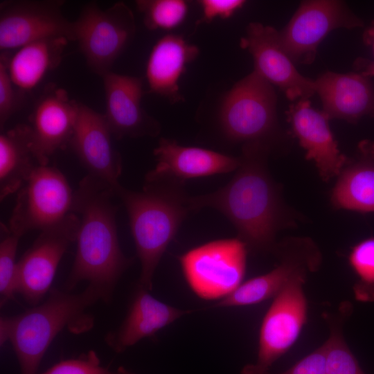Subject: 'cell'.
Instances as JSON below:
<instances>
[{"mask_svg": "<svg viewBox=\"0 0 374 374\" xmlns=\"http://www.w3.org/2000/svg\"><path fill=\"white\" fill-rule=\"evenodd\" d=\"M0 57V126L2 130L6 121L20 109L25 97L24 91L15 88L10 77L8 55L1 53Z\"/></svg>", "mask_w": 374, "mask_h": 374, "instance_id": "30", "label": "cell"}, {"mask_svg": "<svg viewBox=\"0 0 374 374\" xmlns=\"http://www.w3.org/2000/svg\"><path fill=\"white\" fill-rule=\"evenodd\" d=\"M100 364L98 355L89 350L76 358L60 361L39 374H116Z\"/></svg>", "mask_w": 374, "mask_h": 374, "instance_id": "31", "label": "cell"}, {"mask_svg": "<svg viewBox=\"0 0 374 374\" xmlns=\"http://www.w3.org/2000/svg\"><path fill=\"white\" fill-rule=\"evenodd\" d=\"M361 25V20L342 1H305L287 25L278 31V40L293 62L310 63L319 44L330 31Z\"/></svg>", "mask_w": 374, "mask_h": 374, "instance_id": "12", "label": "cell"}, {"mask_svg": "<svg viewBox=\"0 0 374 374\" xmlns=\"http://www.w3.org/2000/svg\"><path fill=\"white\" fill-rule=\"evenodd\" d=\"M314 87L330 119L354 122L374 114V89L364 75L328 71L314 80Z\"/></svg>", "mask_w": 374, "mask_h": 374, "instance_id": "21", "label": "cell"}, {"mask_svg": "<svg viewBox=\"0 0 374 374\" xmlns=\"http://www.w3.org/2000/svg\"><path fill=\"white\" fill-rule=\"evenodd\" d=\"M75 42L87 66L103 77L133 39L136 33L132 10L117 2L106 10L87 3L73 22Z\"/></svg>", "mask_w": 374, "mask_h": 374, "instance_id": "7", "label": "cell"}, {"mask_svg": "<svg viewBox=\"0 0 374 374\" xmlns=\"http://www.w3.org/2000/svg\"><path fill=\"white\" fill-rule=\"evenodd\" d=\"M105 95V118L116 139L157 136L158 121L141 107L143 94L141 78L109 71L103 77Z\"/></svg>", "mask_w": 374, "mask_h": 374, "instance_id": "17", "label": "cell"}, {"mask_svg": "<svg viewBox=\"0 0 374 374\" xmlns=\"http://www.w3.org/2000/svg\"><path fill=\"white\" fill-rule=\"evenodd\" d=\"M370 35L372 37L373 49V51H374V28L372 30H371Z\"/></svg>", "mask_w": 374, "mask_h": 374, "instance_id": "35", "label": "cell"}, {"mask_svg": "<svg viewBox=\"0 0 374 374\" xmlns=\"http://www.w3.org/2000/svg\"><path fill=\"white\" fill-rule=\"evenodd\" d=\"M197 3L202 10V16L197 22L210 23L216 18L228 19L240 9L243 0H199Z\"/></svg>", "mask_w": 374, "mask_h": 374, "instance_id": "32", "label": "cell"}, {"mask_svg": "<svg viewBox=\"0 0 374 374\" xmlns=\"http://www.w3.org/2000/svg\"><path fill=\"white\" fill-rule=\"evenodd\" d=\"M348 258L358 278L353 287L356 299L374 301V237L365 238L354 245Z\"/></svg>", "mask_w": 374, "mask_h": 374, "instance_id": "28", "label": "cell"}, {"mask_svg": "<svg viewBox=\"0 0 374 374\" xmlns=\"http://www.w3.org/2000/svg\"><path fill=\"white\" fill-rule=\"evenodd\" d=\"M69 41L64 37L37 40L19 48L8 60V70L13 84L26 91L34 88L62 59Z\"/></svg>", "mask_w": 374, "mask_h": 374, "instance_id": "25", "label": "cell"}, {"mask_svg": "<svg viewBox=\"0 0 374 374\" xmlns=\"http://www.w3.org/2000/svg\"><path fill=\"white\" fill-rule=\"evenodd\" d=\"M157 164L145 180H163L184 184L190 179L235 171L240 158L199 147L184 146L161 138L153 151Z\"/></svg>", "mask_w": 374, "mask_h": 374, "instance_id": "18", "label": "cell"}, {"mask_svg": "<svg viewBox=\"0 0 374 374\" xmlns=\"http://www.w3.org/2000/svg\"><path fill=\"white\" fill-rule=\"evenodd\" d=\"M191 312L162 302L139 285L123 321L118 328L108 332L105 340L114 351L121 353Z\"/></svg>", "mask_w": 374, "mask_h": 374, "instance_id": "20", "label": "cell"}, {"mask_svg": "<svg viewBox=\"0 0 374 374\" xmlns=\"http://www.w3.org/2000/svg\"><path fill=\"white\" fill-rule=\"evenodd\" d=\"M98 300L100 294L89 285L78 294L51 288L42 303L20 314L1 317V346L10 342L20 374H37L45 353L61 331L67 328L78 334L92 328L93 319L86 310Z\"/></svg>", "mask_w": 374, "mask_h": 374, "instance_id": "3", "label": "cell"}, {"mask_svg": "<svg viewBox=\"0 0 374 374\" xmlns=\"http://www.w3.org/2000/svg\"><path fill=\"white\" fill-rule=\"evenodd\" d=\"M267 374H271L269 372ZM278 374H327L323 344L287 371Z\"/></svg>", "mask_w": 374, "mask_h": 374, "instance_id": "33", "label": "cell"}, {"mask_svg": "<svg viewBox=\"0 0 374 374\" xmlns=\"http://www.w3.org/2000/svg\"><path fill=\"white\" fill-rule=\"evenodd\" d=\"M330 200L336 208L374 212V143H364L337 176Z\"/></svg>", "mask_w": 374, "mask_h": 374, "instance_id": "23", "label": "cell"}, {"mask_svg": "<svg viewBox=\"0 0 374 374\" xmlns=\"http://www.w3.org/2000/svg\"><path fill=\"white\" fill-rule=\"evenodd\" d=\"M199 53V48L181 35L167 34L154 45L145 70L150 91L167 98L172 103L183 101L179 81L188 64Z\"/></svg>", "mask_w": 374, "mask_h": 374, "instance_id": "22", "label": "cell"}, {"mask_svg": "<svg viewBox=\"0 0 374 374\" xmlns=\"http://www.w3.org/2000/svg\"><path fill=\"white\" fill-rule=\"evenodd\" d=\"M79 109L62 88L49 86L38 99L30 119L32 150L41 166L69 145Z\"/></svg>", "mask_w": 374, "mask_h": 374, "instance_id": "16", "label": "cell"}, {"mask_svg": "<svg viewBox=\"0 0 374 374\" xmlns=\"http://www.w3.org/2000/svg\"><path fill=\"white\" fill-rule=\"evenodd\" d=\"M80 220L73 212L40 231L17 267V292L33 306L51 290L56 270L68 247L75 242Z\"/></svg>", "mask_w": 374, "mask_h": 374, "instance_id": "10", "label": "cell"}, {"mask_svg": "<svg viewBox=\"0 0 374 374\" xmlns=\"http://www.w3.org/2000/svg\"><path fill=\"white\" fill-rule=\"evenodd\" d=\"M112 186L87 175L74 192L72 212L79 217L74 262L65 283L73 290L87 281L107 303L120 277L132 264L121 251Z\"/></svg>", "mask_w": 374, "mask_h": 374, "instance_id": "2", "label": "cell"}, {"mask_svg": "<svg viewBox=\"0 0 374 374\" xmlns=\"http://www.w3.org/2000/svg\"><path fill=\"white\" fill-rule=\"evenodd\" d=\"M136 5L150 30H172L183 23L188 12L184 0H138Z\"/></svg>", "mask_w": 374, "mask_h": 374, "instance_id": "27", "label": "cell"}, {"mask_svg": "<svg viewBox=\"0 0 374 374\" xmlns=\"http://www.w3.org/2000/svg\"><path fill=\"white\" fill-rule=\"evenodd\" d=\"M240 46L252 55L253 70L278 87L288 98L308 99L315 93L314 81L299 73L279 43L278 31L272 27L257 22L249 24Z\"/></svg>", "mask_w": 374, "mask_h": 374, "instance_id": "14", "label": "cell"}, {"mask_svg": "<svg viewBox=\"0 0 374 374\" xmlns=\"http://www.w3.org/2000/svg\"><path fill=\"white\" fill-rule=\"evenodd\" d=\"M247 249L237 237L213 240L188 250L179 257L187 284L202 299L226 297L242 283Z\"/></svg>", "mask_w": 374, "mask_h": 374, "instance_id": "6", "label": "cell"}, {"mask_svg": "<svg viewBox=\"0 0 374 374\" xmlns=\"http://www.w3.org/2000/svg\"><path fill=\"white\" fill-rule=\"evenodd\" d=\"M308 273L294 276L274 297L262 319L256 361L241 374H267L272 364L296 342L307 319L303 285Z\"/></svg>", "mask_w": 374, "mask_h": 374, "instance_id": "8", "label": "cell"}, {"mask_svg": "<svg viewBox=\"0 0 374 374\" xmlns=\"http://www.w3.org/2000/svg\"><path fill=\"white\" fill-rule=\"evenodd\" d=\"M39 166L32 150L28 125L19 124L1 134V200L17 193Z\"/></svg>", "mask_w": 374, "mask_h": 374, "instance_id": "24", "label": "cell"}, {"mask_svg": "<svg viewBox=\"0 0 374 374\" xmlns=\"http://www.w3.org/2000/svg\"><path fill=\"white\" fill-rule=\"evenodd\" d=\"M116 374H133V373H130V371H128L123 367H120L117 369Z\"/></svg>", "mask_w": 374, "mask_h": 374, "instance_id": "34", "label": "cell"}, {"mask_svg": "<svg viewBox=\"0 0 374 374\" xmlns=\"http://www.w3.org/2000/svg\"><path fill=\"white\" fill-rule=\"evenodd\" d=\"M269 146L249 143L242 147L240 164L230 181L219 190L188 197L191 211L211 208L224 215L247 248L257 252L274 250L276 233L292 226L280 188L267 168Z\"/></svg>", "mask_w": 374, "mask_h": 374, "instance_id": "1", "label": "cell"}, {"mask_svg": "<svg viewBox=\"0 0 374 374\" xmlns=\"http://www.w3.org/2000/svg\"><path fill=\"white\" fill-rule=\"evenodd\" d=\"M274 251L279 263L273 269L242 283L212 308L251 305L274 298L294 276L314 271L321 262L320 252L308 238H288L277 243Z\"/></svg>", "mask_w": 374, "mask_h": 374, "instance_id": "11", "label": "cell"}, {"mask_svg": "<svg viewBox=\"0 0 374 374\" xmlns=\"http://www.w3.org/2000/svg\"><path fill=\"white\" fill-rule=\"evenodd\" d=\"M63 1H12L1 3L0 49L19 48L53 37L75 42L73 22L62 12Z\"/></svg>", "mask_w": 374, "mask_h": 374, "instance_id": "13", "label": "cell"}, {"mask_svg": "<svg viewBox=\"0 0 374 374\" xmlns=\"http://www.w3.org/2000/svg\"><path fill=\"white\" fill-rule=\"evenodd\" d=\"M0 242V295L1 305L15 298L17 286V250L20 236L11 232L3 224L1 225Z\"/></svg>", "mask_w": 374, "mask_h": 374, "instance_id": "29", "label": "cell"}, {"mask_svg": "<svg viewBox=\"0 0 374 374\" xmlns=\"http://www.w3.org/2000/svg\"><path fill=\"white\" fill-rule=\"evenodd\" d=\"M290 121L294 134L313 161L321 179L328 181L337 177L348 159L339 151L330 129V118L314 109L308 99H300L290 109Z\"/></svg>", "mask_w": 374, "mask_h": 374, "instance_id": "19", "label": "cell"}, {"mask_svg": "<svg viewBox=\"0 0 374 374\" xmlns=\"http://www.w3.org/2000/svg\"><path fill=\"white\" fill-rule=\"evenodd\" d=\"M112 133L105 114L79 103L75 127L69 145L88 175L114 189L122 172L120 154L112 145Z\"/></svg>", "mask_w": 374, "mask_h": 374, "instance_id": "15", "label": "cell"}, {"mask_svg": "<svg viewBox=\"0 0 374 374\" xmlns=\"http://www.w3.org/2000/svg\"><path fill=\"white\" fill-rule=\"evenodd\" d=\"M351 310V305L347 302L340 305L337 314H323L330 329L323 344L327 374H365L343 336L342 324Z\"/></svg>", "mask_w": 374, "mask_h": 374, "instance_id": "26", "label": "cell"}, {"mask_svg": "<svg viewBox=\"0 0 374 374\" xmlns=\"http://www.w3.org/2000/svg\"><path fill=\"white\" fill-rule=\"evenodd\" d=\"M184 184L145 180L141 191L119 184L113 190L123 203L141 263L139 285L150 291L155 270L169 244L191 211Z\"/></svg>", "mask_w": 374, "mask_h": 374, "instance_id": "4", "label": "cell"}, {"mask_svg": "<svg viewBox=\"0 0 374 374\" xmlns=\"http://www.w3.org/2000/svg\"><path fill=\"white\" fill-rule=\"evenodd\" d=\"M73 200L65 176L55 167L39 165L17 192L7 227L20 237L42 231L71 213Z\"/></svg>", "mask_w": 374, "mask_h": 374, "instance_id": "9", "label": "cell"}, {"mask_svg": "<svg viewBox=\"0 0 374 374\" xmlns=\"http://www.w3.org/2000/svg\"><path fill=\"white\" fill-rule=\"evenodd\" d=\"M218 121L221 132L231 142L270 147L277 128L276 96L272 84L253 70L225 94Z\"/></svg>", "mask_w": 374, "mask_h": 374, "instance_id": "5", "label": "cell"}]
</instances>
